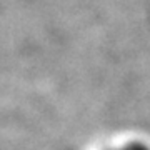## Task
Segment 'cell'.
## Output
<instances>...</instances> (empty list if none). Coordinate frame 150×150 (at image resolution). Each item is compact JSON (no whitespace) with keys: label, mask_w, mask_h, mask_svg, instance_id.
I'll list each match as a JSON object with an SVG mask.
<instances>
[{"label":"cell","mask_w":150,"mask_h":150,"mask_svg":"<svg viewBox=\"0 0 150 150\" xmlns=\"http://www.w3.org/2000/svg\"><path fill=\"white\" fill-rule=\"evenodd\" d=\"M120 150H122V149H120Z\"/></svg>","instance_id":"1"}]
</instances>
